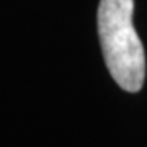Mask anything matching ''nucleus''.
<instances>
[{"label":"nucleus","mask_w":147,"mask_h":147,"mask_svg":"<svg viewBox=\"0 0 147 147\" xmlns=\"http://www.w3.org/2000/svg\"><path fill=\"white\" fill-rule=\"evenodd\" d=\"M134 0H100L96 25L106 67L126 92H139L146 79V54L132 23Z\"/></svg>","instance_id":"1"}]
</instances>
